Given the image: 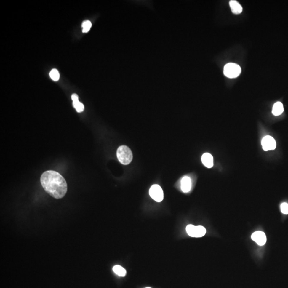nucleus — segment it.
Returning a JSON list of instances; mask_svg holds the SVG:
<instances>
[{
  "label": "nucleus",
  "instance_id": "obj_5",
  "mask_svg": "<svg viewBox=\"0 0 288 288\" xmlns=\"http://www.w3.org/2000/svg\"><path fill=\"white\" fill-rule=\"evenodd\" d=\"M149 193L151 197L157 202H161L163 199V192L159 185H153L149 189Z\"/></svg>",
  "mask_w": 288,
  "mask_h": 288
},
{
  "label": "nucleus",
  "instance_id": "obj_1",
  "mask_svg": "<svg viewBox=\"0 0 288 288\" xmlns=\"http://www.w3.org/2000/svg\"><path fill=\"white\" fill-rule=\"evenodd\" d=\"M40 181L45 192L56 199L63 198L66 194V181L60 173L55 171L44 172L40 178Z\"/></svg>",
  "mask_w": 288,
  "mask_h": 288
},
{
  "label": "nucleus",
  "instance_id": "obj_8",
  "mask_svg": "<svg viewBox=\"0 0 288 288\" xmlns=\"http://www.w3.org/2000/svg\"><path fill=\"white\" fill-rule=\"evenodd\" d=\"M192 187L191 179L188 177H184L181 180V188L183 192L187 193L189 192Z\"/></svg>",
  "mask_w": 288,
  "mask_h": 288
},
{
  "label": "nucleus",
  "instance_id": "obj_14",
  "mask_svg": "<svg viewBox=\"0 0 288 288\" xmlns=\"http://www.w3.org/2000/svg\"><path fill=\"white\" fill-rule=\"evenodd\" d=\"M92 26V24L90 21L89 20H85L83 22L82 27L83 33H87L89 31L91 27Z\"/></svg>",
  "mask_w": 288,
  "mask_h": 288
},
{
  "label": "nucleus",
  "instance_id": "obj_7",
  "mask_svg": "<svg viewBox=\"0 0 288 288\" xmlns=\"http://www.w3.org/2000/svg\"><path fill=\"white\" fill-rule=\"evenodd\" d=\"M252 240L256 242L259 245H264L266 242V236L264 232L257 231L251 235Z\"/></svg>",
  "mask_w": 288,
  "mask_h": 288
},
{
  "label": "nucleus",
  "instance_id": "obj_10",
  "mask_svg": "<svg viewBox=\"0 0 288 288\" xmlns=\"http://www.w3.org/2000/svg\"><path fill=\"white\" fill-rule=\"evenodd\" d=\"M201 160L203 165H205L207 168H211L213 167V156L210 153H205L203 154L201 158Z\"/></svg>",
  "mask_w": 288,
  "mask_h": 288
},
{
  "label": "nucleus",
  "instance_id": "obj_11",
  "mask_svg": "<svg viewBox=\"0 0 288 288\" xmlns=\"http://www.w3.org/2000/svg\"><path fill=\"white\" fill-rule=\"evenodd\" d=\"M229 5L232 12L236 15H238L242 12V7L240 3L235 0H232L229 2Z\"/></svg>",
  "mask_w": 288,
  "mask_h": 288
},
{
  "label": "nucleus",
  "instance_id": "obj_2",
  "mask_svg": "<svg viewBox=\"0 0 288 288\" xmlns=\"http://www.w3.org/2000/svg\"><path fill=\"white\" fill-rule=\"evenodd\" d=\"M116 155L118 160L123 165H128L132 160V153L131 149L125 145L121 146L118 148Z\"/></svg>",
  "mask_w": 288,
  "mask_h": 288
},
{
  "label": "nucleus",
  "instance_id": "obj_6",
  "mask_svg": "<svg viewBox=\"0 0 288 288\" xmlns=\"http://www.w3.org/2000/svg\"><path fill=\"white\" fill-rule=\"evenodd\" d=\"M261 145L264 151L274 150L276 146V143L274 139L270 136H265L261 141Z\"/></svg>",
  "mask_w": 288,
  "mask_h": 288
},
{
  "label": "nucleus",
  "instance_id": "obj_13",
  "mask_svg": "<svg viewBox=\"0 0 288 288\" xmlns=\"http://www.w3.org/2000/svg\"><path fill=\"white\" fill-rule=\"evenodd\" d=\"M113 270L116 274L121 277L124 276L127 273L126 270L120 265H115V266L113 267Z\"/></svg>",
  "mask_w": 288,
  "mask_h": 288
},
{
  "label": "nucleus",
  "instance_id": "obj_3",
  "mask_svg": "<svg viewBox=\"0 0 288 288\" xmlns=\"http://www.w3.org/2000/svg\"><path fill=\"white\" fill-rule=\"evenodd\" d=\"M241 72V68L239 65L234 63L226 64L224 68V74L226 77L233 79L239 76Z\"/></svg>",
  "mask_w": 288,
  "mask_h": 288
},
{
  "label": "nucleus",
  "instance_id": "obj_12",
  "mask_svg": "<svg viewBox=\"0 0 288 288\" xmlns=\"http://www.w3.org/2000/svg\"><path fill=\"white\" fill-rule=\"evenodd\" d=\"M284 108L283 104L281 102H277L274 105L272 109V113L275 116H278L281 114L283 112Z\"/></svg>",
  "mask_w": 288,
  "mask_h": 288
},
{
  "label": "nucleus",
  "instance_id": "obj_16",
  "mask_svg": "<svg viewBox=\"0 0 288 288\" xmlns=\"http://www.w3.org/2000/svg\"><path fill=\"white\" fill-rule=\"evenodd\" d=\"M281 210L284 214H288V204L287 203H283L281 205Z\"/></svg>",
  "mask_w": 288,
  "mask_h": 288
},
{
  "label": "nucleus",
  "instance_id": "obj_4",
  "mask_svg": "<svg viewBox=\"0 0 288 288\" xmlns=\"http://www.w3.org/2000/svg\"><path fill=\"white\" fill-rule=\"evenodd\" d=\"M186 230L187 234L191 237H202L206 233V229L202 226H195L193 225H188L187 226Z\"/></svg>",
  "mask_w": 288,
  "mask_h": 288
},
{
  "label": "nucleus",
  "instance_id": "obj_17",
  "mask_svg": "<svg viewBox=\"0 0 288 288\" xmlns=\"http://www.w3.org/2000/svg\"><path fill=\"white\" fill-rule=\"evenodd\" d=\"M149 288V287H148V288Z\"/></svg>",
  "mask_w": 288,
  "mask_h": 288
},
{
  "label": "nucleus",
  "instance_id": "obj_15",
  "mask_svg": "<svg viewBox=\"0 0 288 288\" xmlns=\"http://www.w3.org/2000/svg\"><path fill=\"white\" fill-rule=\"evenodd\" d=\"M50 76L51 78V79L55 81H58L60 77V75L58 70L56 69H52L50 72Z\"/></svg>",
  "mask_w": 288,
  "mask_h": 288
},
{
  "label": "nucleus",
  "instance_id": "obj_9",
  "mask_svg": "<svg viewBox=\"0 0 288 288\" xmlns=\"http://www.w3.org/2000/svg\"><path fill=\"white\" fill-rule=\"evenodd\" d=\"M73 100V105L78 113L82 112L84 109V106L82 103L79 101V97L76 94L73 93L71 96Z\"/></svg>",
  "mask_w": 288,
  "mask_h": 288
}]
</instances>
